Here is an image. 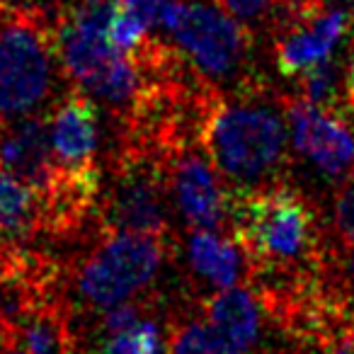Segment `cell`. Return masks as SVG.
<instances>
[{
  "label": "cell",
  "instance_id": "obj_1",
  "mask_svg": "<svg viewBox=\"0 0 354 354\" xmlns=\"http://www.w3.org/2000/svg\"><path fill=\"white\" fill-rule=\"evenodd\" d=\"M202 148L216 170L241 192L267 187L289 148L286 102L262 97L257 90L238 97H214L202 127Z\"/></svg>",
  "mask_w": 354,
  "mask_h": 354
},
{
  "label": "cell",
  "instance_id": "obj_2",
  "mask_svg": "<svg viewBox=\"0 0 354 354\" xmlns=\"http://www.w3.org/2000/svg\"><path fill=\"white\" fill-rule=\"evenodd\" d=\"M238 194H231V226L250 260L286 270L315 250V216L299 192L270 185Z\"/></svg>",
  "mask_w": 354,
  "mask_h": 354
},
{
  "label": "cell",
  "instance_id": "obj_3",
  "mask_svg": "<svg viewBox=\"0 0 354 354\" xmlns=\"http://www.w3.org/2000/svg\"><path fill=\"white\" fill-rule=\"evenodd\" d=\"M54 30L35 8L0 6V124L35 117L54 93Z\"/></svg>",
  "mask_w": 354,
  "mask_h": 354
},
{
  "label": "cell",
  "instance_id": "obj_4",
  "mask_svg": "<svg viewBox=\"0 0 354 354\" xmlns=\"http://www.w3.org/2000/svg\"><path fill=\"white\" fill-rule=\"evenodd\" d=\"M165 257L162 236L109 231L80 262L73 277L75 296L100 315L117 306L136 304L158 279Z\"/></svg>",
  "mask_w": 354,
  "mask_h": 354
},
{
  "label": "cell",
  "instance_id": "obj_5",
  "mask_svg": "<svg viewBox=\"0 0 354 354\" xmlns=\"http://www.w3.org/2000/svg\"><path fill=\"white\" fill-rule=\"evenodd\" d=\"M162 30L172 37L185 64L192 66L199 78H231L248 56L250 37L245 25L223 6L218 8L202 0H170Z\"/></svg>",
  "mask_w": 354,
  "mask_h": 354
},
{
  "label": "cell",
  "instance_id": "obj_6",
  "mask_svg": "<svg viewBox=\"0 0 354 354\" xmlns=\"http://www.w3.org/2000/svg\"><path fill=\"white\" fill-rule=\"evenodd\" d=\"M158 156L131 148L119 165L114 185L104 199V223L109 231L162 236L167 228V180Z\"/></svg>",
  "mask_w": 354,
  "mask_h": 354
},
{
  "label": "cell",
  "instance_id": "obj_7",
  "mask_svg": "<svg viewBox=\"0 0 354 354\" xmlns=\"http://www.w3.org/2000/svg\"><path fill=\"white\" fill-rule=\"evenodd\" d=\"M117 0H83L61 12L54 27L61 68L83 93L122 51L109 41V22Z\"/></svg>",
  "mask_w": 354,
  "mask_h": 354
},
{
  "label": "cell",
  "instance_id": "obj_8",
  "mask_svg": "<svg viewBox=\"0 0 354 354\" xmlns=\"http://www.w3.org/2000/svg\"><path fill=\"white\" fill-rule=\"evenodd\" d=\"M177 212L194 228L218 231L231 223V194L204 148L183 146L162 158Z\"/></svg>",
  "mask_w": 354,
  "mask_h": 354
},
{
  "label": "cell",
  "instance_id": "obj_9",
  "mask_svg": "<svg viewBox=\"0 0 354 354\" xmlns=\"http://www.w3.org/2000/svg\"><path fill=\"white\" fill-rule=\"evenodd\" d=\"M354 15L320 0H301L274 41L277 71L284 78H299L304 71L333 59L347 37Z\"/></svg>",
  "mask_w": 354,
  "mask_h": 354
},
{
  "label": "cell",
  "instance_id": "obj_10",
  "mask_svg": "<svg viewBox=\"0 0 354 354\" xmlns=\"http://www.w3.org/2000/svg\"><path fill=\"white\" fill-rule=\"evenodd\" d=\"M291 146L325 177H344L354 170V131L335 109L306 100L286 102Z\"/></svg>",
  "mask_w": 354,
  "mask_h": 354
},
{
  "label": "cell",
  "instance_id": "obj_11",
  "mask_svg": "<svg viewBox=\"0 0 354 354\" xmlns=\"http://www.w3.org/2000/svg\"><path fill=\"white\" fill-rule=\"evenodd\" d=\"M0 167L35 187L39 197L49 192L59 175L51 151L49 117H25L0 124Z\"/></svg>",
  "mask_w": 354,
  "mask_h": 354
},
{
  "label": "cell",
  "instance_id": "obj_12",
  "mask_svg": "<svg viewBox=\"0 0 354 354\" xmlns=\"http://www.w3.org/2000/svg\"><path fill=\"white\" fill-rule=\"evenodd\" d=\"M51 151L59 170L71 175L95 172L97 156L100 119L95 100L85 93H73L54 109L49 117Z\"/></svg>",
  "mask_w": 354,
  "mask_h": 354
},
{
  "label": "cell",
  "instance_id": "obj_13",
  "mask_svg": "<svg viewBox=\"0 0 354 354\" xmlns=\"http://www.w3.org/2000/svg\"><path fill=\"white\" fill-rule=\"evenodd\" d=\"M207 323L243 354H250L265 339L267 308L262 299L245 284L214 291L204 304Z\"/></svg>",
  "mask_w": 354,
  "mask_h": 354
},
{
  "label": "cell",
  "instance_id": "obj_14",
  "mask_svg": "<svg viewBox=\"0 0 354 354\" xmlns=\"http://www.w3.org/2000/svg\"><path fill=\"white\" fill-rule=\"evenodd\" d=\"M185 260L189 272L202 284L221 291L243 284L250 257L236 236L209 231V228H194L185 245Z\"/></svg>",
  "mask_w": 354,
  "mask_h": 354
},
{
  "label": "cell",
  "instance_id": "obj_15",
  "mask_svg": "<svg viewBox=\"0 0 354 354\" xmlns=\"http://www.w3.org/2000/svg\"><path fill=\"white\" fill-rule=\"evenodd\" d=\"M170 337L158 318L143 315L136 304L102 313L100 335L90 354H167Z\"/></svg>",
  "mask_w": 354,
  "mask_h": 354
},
{
  "label": "cell",
  "instance_id": "obj_16",
  "mask_svg": "<svg viewBox=\"0 0 354 354\" xmlns=\"http://www.w3.org/2000/svg\"><path fill=\"white\" fill-rule=\"evenodd\" d=\"M41 218L44 202L39 192L0 167V245L25 241L35 233Z\"/></svg>",
  "mask_w": 354,
  "mask_h": 354
},
{
  "label": "cell",
  "instance_id": "obj_17",
  "mask_svg": "<svg viewBox=\"0 0 354 354\" xmlns=\"http://www.w3.org/2000/svg\"><path fill=\"white\" fill-rule=\"evenodd\" d=\"M10 354H71L64 320L46 308L22 313L10 333Z\"/></svg>",
  "mask_w": 354,
  "mask_h": 354
},
{
  "label": "cell",
  "instance_id": "obj_18",
  "mask_svg": "<svg viewBox=\"0 0 354 354\" xmlns=\"http://www.w3.org/2000/svg\"><path fill=\"white\" fill-rule=\"evenodd\" d=\"M167 354H243L233 344H228L207 318H189L177 325L170 335V349Z\"/></svg>",
  "mask_w": 354,
  "mask_h": 354
},
{
  "label": "cell",
  "instance_id": "obj_19",
  "mask_svg": "<svg viewBox=\"0 0 354 354\" xmlns=\"http://www.w3.org/2000/svg\"><path fill=\"white\" fill-rule=\"evenodd\" d=\"M301 100L310 104H318L325 109H335L344 93V78L339 75V68L333 59L313 66L299 75Z\"/></svg>",
  "mask_w": 354,
  "mask_h": 354
},
{
  "label": "cell",
  "instance_id": "obj_20",
  "mask_svg": "<svg viewBox=\"0 0 354 354\" xmlns=\"http://www.w3.org/2000/svg\"><path fill=\"white\" fill-rule=\"evenodd\" d=\"M148 35H151V30L138 17H133L131 12L114 6V15L112 22H109V41L114 44V49H119L122 54L133 56L151 41Z\"/></svg>",
  "mask_w": 354,
  "mask_h": 354
},
{
  "label": "cell",
  "instance_id": "obj_21",
  "mask_svg": "<svg viewBox=\"0 0 354 354\" xmlns=\"http://www.w3.org/2000/svg\"><path fill=\"white\" fill-rule=\"evenodd\" d=\"M333 221L337 238L354 250V170L344 177L337 194H335Z\"/></svg>",
  "mask_w": 354,
  "mask_h": 354
},
{
  "label": "cell",
  "instance_id": "obj_22",
  "mask_svg": "<svg viewBox=\"0 0 354 354\" xmlns=\"http://www.w3.org/2000/svg\"><path fill=\"white\" fill-rule=\"evenodd\" d=\"M117 6L138 17L148 30H153V27H162V17L170 0H117Z\"/></svg>",
  "mask_w": 354,
  "mask_h": 354
},
{
  "label": "cell",
  "instance_id": "obj_23",
  "mask_svg": "<svg viewBox=\"0 0 354 354\" xmlns=\"http://www.w3.org/2000/svg\"><path fill=\"white\" fill-rule=\"evenodd\" d=\"M221 6L243 25H257L270 15L277 0H221Z\"/></svg>",
  "mask_w": 354,
  "mask_h": 354
},
{
  "label": "cell",
  "instance_id": "obj_24",
  "mask_svg": "<svg viewBox=\"0 0 354 354\" xmlns=\"http://www.w3.org/2000/svg\"><path fill=\"white\" fill-rule=\"evenodd\" d=\"M344 294H347L349 306H352V310H354V257L349 260L347 270H344Z\"/></svg>",
  "mask_w": 354,
  "mask_h": 354
},
{
  "label": "cell",
  "instance_id": "obj_25",
  "mask_svg": "<svg viewBox=\"0 0 354 354\" xmlns=\"http://www.w3.org/2000/svg\"><path fill=\"white\" fill-rule=\"evenodd\" d=\"M344 100H347V104L354 109V59L347 68V75H344Z\"/></svg>",
  "mask_w": 354,
  "mask_h": 354
},
{
  "label": "cell",
  "instance_id": "obj_26",
  "mask_svg": "<svg viewBox=\"0 0 354 354\" xmlns=\"http://www.w3.org/2000/svg\"><path fill=\"white\" fill-rule=\"evenodd\" d=\"M325 6H333V8H342V10L352 12L354 15V0H320Z\"/></svg>",
  "mask_w": 354,
  "mask_h": 354
},
{
  "label": "cell",
  "instance_id": "obj_27",
  "mask_svg": "<svg viewBox=\"0 0 354 354\" xmlns=\"http://www.w3.org/2000/svg\"><path fill=\"white\" fill-rule=\"evenodd\" d=\"M323 354H354V347H352V344H339V347H333V349H328V352H323Z\"/></svg>",
  "mask_w": 354,
  "mask_h": 354
},
{
  "label": "cell",
  "instance_id": "obj_28",
  "mask_svg": "<svg viewBox=\"0 0 354 354\" xmlns=\"http://www.w3.org/2000/svg\"><path fill=\"white\" fill-rule=\"evenodd\" d=\"M3 333H6V315H3V308H0V344H3Z\"/></svg>",
  "mask_w": 354,
  "mask_h": 354
},
{
  "label": "cell",
  "instance_id": "obj_29",
  "mask_svg": "<svg viewBox=\"0 0 354 354\" xmlns=\"http://www.w3.org/2000/svg\"><path fill=\"white\" fill-rule=\"evenodd\" d=\"M0 6H3V0H0Z\"/></svg>",
  "mask_w": 354,
  "mask_h": 354
},
{
  "label": "cell",
  "instance_id": "obj_30",
  "mask_svg": "<svg viewBox=\"0 0 354 354\" xmlns=\"http://www.w3.org/2000/svg\"><path fill=\"white\" fill-rule=\"evenodd\" d=\"M3 3H6V0H3Z\"/></svg>",
  "mask_w": 354,
  "mask_h": 354
}]
</instances>
